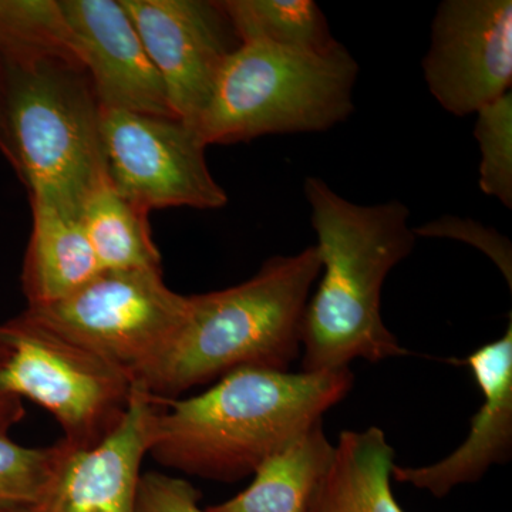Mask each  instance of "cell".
<instances>
[{"instance_id": "obj_9", "label": "cell", "mask_w": 512, "mask_h": 512, "mask_svg": "<svg viewBox=\"0 0 512 512\" xmlns=\"http://www.w3.org/2000/svg\"><path fill=\"white\" fill-rule=\"evenodd\" d=\"M421 66L430 93L453 116L477 114L511 93V0L441 2Z\"/></svg>"}, {"instance_id": "obj_22", "label": "cell", "mask_w": 512, "mask_h": 512, "mask_svg": "<svg viewBox=\"0 0 512 512\" xmlns=\"http://www.w3.org/2000/svg\"><path fill=\"white\" fill-rule=\"evenodd\" d=\"M417 238H447L467 242L471 247L480 249L495 266L500 269L512 291V247L510 239L493 228L485 227L478 221L468 218L444 215L439 220L426 222L414 227Z\"/></svg>"}, {"instance_id": "obj_19", "label": "cell", "mask_w": 512, "mask_h": 512, "mask_svg": "<svg viewBox=\"0 0 512 512\" xmlns=\"http://www.w3.org/2000/svg\"><path fill=\"white\" fill-rule=\"evenodd\" d=\"M35 56L79 63L59 0H0V59Z\"/></svg>"}, {"instance_id": "obj_24", "label": "cell", "mask_w": 512, "mask_h": 512, "mask_svg": "<svg viewBox=\"0 0 512 512\" xmlns=\"http://www.w3.org/2000/svg\"><path fill=\"white\" fill-rule=\"evenodd\" d=\"M9 355V349L5 343L0 340V366L5 362ZM25 417V409L22 406V400L8 394H0V427L9 430L13 424L19 423Z\"/></svg>"}, {"instance_id": "obj_1", "label": "cell", "mask_w": 512, "mask_h": 512, "mask_svg": "<svg viewBox=\"0 0 512 512\" xmlns=\"http://www.w3.org/2000/svg\"><path fill=\"white\" fill-rule=\"evenodd\" d=\"M303 194L325 271L303 312V372H336L356 359L377 363L407 355L384 325L382 291L387 275L416 247L409 208L397 200L355 204L318 177L306 178Z\"/></svg>"}, {"instance_id": "obj_23", "label": "cell", "mask_w": 512, "mask_h": 512, "mask_svg": "<svg viewBox=\"0 0 512 512\" xmlns=\"http://www.w3.org/2000/svg\"><path fill=\"white\" fill-rule=\"evenodd\" d=\"M200 501V491L183 477L147 471L138 483L136 512H208Z\"/></svg>"}, {"instance_id": "obj_7", "label": "cell", "mask_w": 512, "mask_h": 512, "mask_svg": "<svg viewBox=\"0 0 512 512\" xmlns=\"http://www.w3.org/2000/svg\"><path fill=\"white\" fill-rule=\"evenodd\" d=\"M190 312V298L165 285L163 271H101L79 291L28 308L37 325L103 357L138 382L163 357Z\"/></svg>"}, {"instance_id": "obj_17", "label": "cell", "mask_w": 512, "mask_h": 512, "mask_svg": "<svg viewBox=\"0 0 512 512\" xmlns=\"http://www.w3.org/2000/svg\"><path fill=\"white\" fill-rule=\"evenodd\" d=\"M79 222L101 271H163L148 212L121 197L109 181L86 202Z\"/></svg>"}, {"instance_id": "obj_5", "label": "cell", "mask_w": 512, "mask_h": 512, "mask_svg": "<svg viewBox=\"0 0 512 512\" xmlns=\"http://www.w3.org/2000/svg\"><path fill=\"white\" fill-rule=\"evenodd\" d=\"M357 76L359 64L340 43L326 53L241 43L228 57L194 130L205 146L322 133L355 110Z\"/></svg>"}, {"instance_id": "obj_6", "label": "cell", "mask_w": 512, "mask_h": 512, "mask_svg": "<svg viewBox=\"0 0 512 512\" xmlns=\"http://www.w3.org/2000/svg\"><path fill=\"white\" fill-rule=\"evenodd\" d=\"M0 340V394L43 407L69 446H96L119 426L136 384L124 370L23 313L0 325Z\"/></svg>"}, {"instance_id": "obj_12", "label": "cell", "mask_w": 512, "mask_h": 512, "mask_svg": "<svg viewBox=\"0 0 512 512\" xmlns=\"http://www.w3.org/2000/svg\"><path fill=\"white\" fill-rule=\"evenodd\" d=\"M74 53L101 109L175 117L160 74L121 0H59Z\"/></svg>"}, {"instance_id": "obj_15", "label": "cell", "mask_w": 512, "mask_h": 512, "mask_svg": "<svg viewBox=\"0 0 512 512\" xmlns=\"http://www.w3.org/2000/svg\"><path fill=\"white\" fill-rule=\"evenodd\" d=\"M333 457L335 446L323 431L322 421H318L266 458L242 493L207 511L308 512Z\"/></svg>"}, {"instance_id": "obj_2", "label": "cell", "mask_w": 512, "mask_h": 512, "mask_svg": "<svg viewBox=\"0 0 512 512\" xmlns=\"http://www.w3.org/2000/svg\"><path fill=\"white\" fill-rule=\"evenodd\" d=\"M352 387L350 369L234 370L198 396L163 399L148 454L178 473L235 483L322 421Z\"/></svg>"}, {"instance_id": "obj_11", "label": "cell", "mask_w": 512, "mask_h": 512, "mask_svg": "<svg viewBox=\"0 0 512 512\" xmlns=\"http://www.w3.org/2000/svg\"><path fill=\"white\" fill-rule=\"evenodd\" d=\"M163 399L134 384L127 412L90 448L63 441L62 456L35 512H136L141 466L150 453Z\"/></svg>"}, {"instance_id": "obj_20", "label": "cell", "mask_w": 512, "mask_h": 512, "mask_svg": "<svg viewBox=\"0 0 512 512\" xmlns=\"http://www.w3.org/2000/svg\"><path fill=\"white\" fill-rule=\"evenodd\" d=\"M62 451V439L49 447H23L0 427V512L39 504Z\"/></svg>"}, {"instance_id": "obj_18", "label": "cell", "mask_w": 512, "mask_h": 512, "mask_svg": "<svg viewBox=\"0 0 512 512\" xmlns=\"http://www.w3.org/2000/svg\"><path fill=\"white\" fill-rule=\"evenodd\" d=\"M220 5L241 43L306 53H326L339 43L312 0H222Z\"/></svg>"}, {"instance_id": "obj_25", "label": "cell", "mask_w": 512, "mask_h": 512, "mask_svg": "<svg viewBox=\"0 0 512 512\" xmlns=\"http://www.w3.org/2000/svg\"><path fill=\"white\" fill-rule=\"evenodd\" d=\"M0 151L10 161V143L6 127L5 106H3L2 84H0Z\"/></svg>"}, {"instance_id": "obj_10", "label": "cell", "mask_w": 512, "mask_h": 512, "mask_svg": "<svg viewBox=\"0 0 512 512\" xmlns=\"http://www.w3.org/2000/svg\"><path fill=\"white\" fill-rule=\"evenodd\" d=\"M177 119L194 128L228 57L241 46L220 2L121 0Z\"/></svg>"}, {"instance_id": "obj_13", "label": "cell", "mask_w": 512, "mask_h": 512, "mask_svg": "<svg viewBox=\"0 0 512 512\" xmlns=\"http://www.w3.org/2000/svg\"><path fill=\"white\" fill-rule=\"evenodd\" d=\"M483 393L470 433L457 450L429 466H394L392 478L443 498L458 485L480 481L512 456V318L504 335L464 360Z\"/></svg>"}, {"instance_id": "obj_16", "label": "cell", "mask_w": 512, "mask_h": 512, "mask_svg": "<svg viewBox=\"0 0 512 512\" xmlns=\"http://www.w3.org/2000/svg\"><path fill=\"white\" fill-rule=\"evenodd\" d=\"M32 212V235L22 271L28 308L60 301L101 272L79 221L39 202H32Z\"/></svg>"}, {"instance_id": "obj_3", "label": "cell", "mask_w": 512, "mask_h": 512, "mask_svg": "<svg viewBox=\"0 0 512 512\" xmlns=\"http://www.w3.org/2000/svg\"><path fill=\"white\" fill-rule=\"evenodd\" d=\"M322 271L316 245L272 256L248 281L188 296L177 338L137 384L160 399L244 369L288 370L301 350V325Z\"/></svg>"}, {"instance_id": "obj_14", "label": "cell", "mask_w": 512, "mask_h": 512, "mask_svg": "<svg viewBox=\"0 0 512 512\" xmlns=\"http://www.w3.org/2000/svg\"><path fill=\"white\" fill-rule=\"evenodd\" d=\"M394 456L379 427L342 431L308 512H403L390 484Z\"/></svg>"}, {"instance_id": "obj_4", "label": "cell", "mask_w": 512, "mask_h": 512, "mask_svg": "<svg viewBox=\"0 0 512 512\" xmlns=\"http://www.w3.org/2000/svg\"><path fill=\"white\" fill-rule=\"evenodd\" d=\"M10 161L39 202L80 221L107 183L101 107L86 70L57 56L0 59Z\"/></svg>"}, {"instance_id": "obj_21", "label": "cell", "mask_w": 512, "mask_h": 512, "mask_svg": "<svg viewBox=\"0 0 512 512\" xmlns=\"http://www.w3.org/2000/svg\"><path fill=\"white\" fill-rule=\"evenodd\" d=\"M474 127L481 161L480 190L512 208V94L508 93L476 114Z\"/></svg>"}, {"instance_id": "obj_8", "label": "cell", "mask_w": 512, "mask_h": 512, "mask_svg": "<svg viewBox=\"0 0 512 512\" xmlns=\"http://www.w3.org/2000/svg\"><path fill=\"white\" fill-rule=\"evenodd\" d=\"M107 180L141 210H218L227 192L212 177L204 141L175 117L101 109Z\"/></svg>"}, {"instance_id": "obj_26", "label": "cell", "mask_w": 512, "mask_h": 512, "mask_svg": "<svg viewBox=\"0 0 512 512\" xmlns=\"http://www.w3.org/2000/svg\"><path fill=\"white\" fill-rule=\"evenodd\" d=\"M8 512H35V507L19 508V510H12Z\"/></svg>"}]
</instances>
